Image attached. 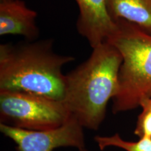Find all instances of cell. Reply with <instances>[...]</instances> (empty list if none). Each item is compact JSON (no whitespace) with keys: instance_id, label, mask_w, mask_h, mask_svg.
I'll list each match as a JSON object with an SVG mask.
<instances>
[{"instance_id":"6da1fadb","label":"cell","mask_w":151,"mask_h":151,"mask_svg":"<svg viewBox=\"0 0 151 151\" xmlns=\"http://www.w3.org/2000/svg\"><path fill=\"white\" fill-rule=\"evenodd\" d=\"M122 58L104 41L92 48L86 61L65 75L63 101L83 127L97 130L106 116L107 104L119 91Z\"/></svg>"},{"instance_id":"7a4b0ae2","label":"cell","mask_w":151,"mask_h":151,"mask_svg":"<svg viewBox=\"0 0 151 151\" xmlns=\"http://www.w3.org/2000/svg\"><path fill=\"white\" fill-rule=\"evenodd\" d=\"M74 58L56 53L52 39L0 45V90L31 92L63 101L64 65Z\"/></svg>"},{"instance_id":"3957f363","label":"cell","mask_w":151,"mask_h":151,"mask_svg":"<svg viewBox=\"0 0 151 151\" xmlns=\"http://www.w3.org/2000/svg\"><path fill=\"white\" fill-rule=\"evenodd\" d=\"M116 22L114 32L106 40L122 58L119 91L112 99L113 113L140 107L151 96V35L126 20Z\"/></svg>"},{"instance_id":"277c9868","label":"cell","mask_w":151,"mask_h":151,"mask_svg":"<svg viewBox=\"0 0 151 151\" xmlns=\"http://www.w3.org/2000/svg\"><path fill=\"white\" fill-rule=\"evenodd\" d=\"M71 117L61 100L31 92L0 90L1 124L32 131H49L63 126Z\"/></svg>"},{"instance_id":"5b68a950","label":"cell","mask_w":151,"mask_h":151,"mask_svg":"<svg viewBox=\"0 0 151 151\" xmlns=\"http://www.w3.org/2000/svg\"><path fill=\"white\" fill-rule=\"evenodd\" d=\"M0 130L16 143L17 151H53L59 147L85 148L83 127L71 116L63 126L49 131H32L0 124Z\"/></svg>"},{"instance_id":"8992f818","label":"cell","mask_w":151,"mask_h":151,"mask_svg":"<svg viewBox=\"0 0 151 151\" xmlns=\"http://www.w3.org/2000/svg\"><path fill=\"white\" fill-rule=\"evenodd\" d=\"M79 9L77 29L86 38L92 48L111 37L116 28V22L111 18L106 0H75Z\"/></svg>"},{"instance_id":"52a82bcc","label":"cell","mask_w":151,"mask_h":151,"mask_svg":"<svg viewBox=\"0 0 151 151\" xmlns=\"http://www.w3.org/2000/svg\"><path fill=\"white\" fill-rule=\"evenodd\" d=\"M37 13L22 0L0 3V35H20L34 41L39 35L36 19Z\"/></svg>"},{"instance_id":"ba28073f","label":"cell","mask_w":151,"mask_h":151,"mask_svg":"<svg viewBox=\"0 0 151 151\" xmlns=\"http://www.w3.org/2000/svg\"><path fill=\"white\" fill-rule=\"evenodd\" d=\"M106 4L113 21L126 20L151 35V0H106Z\"/></svg>"},{"instance_id":"9c48e42d","label":"cell","mask_w":151,"mask_h":151,"mask_svg":"<svg viewBox=\"0 0 151 151\" xmlns=\"http://www.w3.org/2000/svg\"><path fill=\"white\" fill-rule=\"evenodd\" d=\"M97 146L101 150H104L108 147H117L126 151H151V138H139L136 142L124 141L118 134H115L111 137H100L94 138Z\"/></svg>"},{"instance_id":"30bf717a","label":"cell","mask_w":151,"mask_h":151,"mask_svg":"<svg viewBox=\"0 0 151 151\" xmlns=\"http://www.w3.org/2000/svg\"><path fill=\"white\" fill-rule=\"evenodd\" d=\"M142 111L138 117L134 134L139 138H151V96L141 104Z\"/></svg>"},{"instance_id":"8fae6325","label":"cell","mask_w":151,"mask_h":151,"mask_svg":"<svg viewBox=\"0 0 151 151\" xmlns=\"http://www.w3.org/2000/svg\"><path fill=\"white\" fill-rule=\"evenodd\" d=\"M78 151H88V150H87V149H86V148H84L83 149H81V150H79Z\"/></svg>"},{"instance_id":"7c38bea8","label":"cell","mask_w":151,"mask_h":151,"mask_svg":"<svg viewBox=\"0 0 151 151\" xmlns=\"http://www.w3.org/2000/svg\"><path fill=\"white\" fill-rule=\"evenodd\" d=\"M1 1V2H2V1H10V0H0Z\"/></svg>"}]
</instances>
